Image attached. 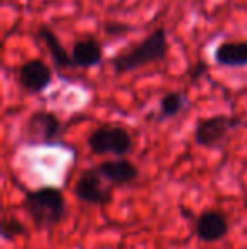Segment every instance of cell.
I'll list each match as a JSON object with an SVG mask.
<instances>
[{"label":"cell","mask_w":247,"mask_h":249,"mask_svg":"<svg viewBox=\"0 0 247 249\" xmlns=\"http://www.w3.org/2000/svg\"><path fill=\"white\" fill-rule=\"evenodd\" d=\"M168 54V34L165 27H156L139 44L132 46L129 51L119 53L110 59V65L115 73L134 71L149 63L163 61Z\"/></svg>","instance_id":"obj_1"},{"label":"cell","mask_w":247,"mask_h":249,"mask_svg":"<svg viewBox=\"0 0 247 249\" xmlns=\"http://www.w3.org/2000/svg\"><path fill=\"white\" fill-rule=\"evenodd\" d=\"M97 171L109 181L110 185H127L137 178V168L129 160L103 161L97 166Z\"/></svg>","instance_id":"obj_9"},{"label":"cell","mask_w":247,"mask_h":249,"mask_svg":"<svg viewBox=\"0 0 247 249\" xmlns=\"http://www.w3.org/2000/svg\"><path fill=\"white\" fill-rule=\"evenodd\" d=\"M53 80L51 68L41 59H29L19 68V83L27 93H39Z\"/></svg>","instance_id":"obj_7"},{"label":"cell","mask_w":247,"mask_h":249,"mask_svg":"<svg viewBox=\"0 0 247 249\" xmlns=\"http://www.w3.org/2000/svg\"><path fill=\"white\" fill-rule=\"evenodd\" d=\"M37 37L46 44L48 51H49L51 58L54 61V66L56 68H75L73 65V59H71V54H68V51L61 46L60 39L56 37V34L49 29L48 26H41L37 27Z\"/></svg>","instance_id":"obj_12"},{"label":"cell","mask_w":247,"mask_h":249,"mask_svg":"<svg viewBox=\"0 0 247 249\" xmlns=\"http://www.w3.org/2000/svg\"><path fill=\"white\" fill-rule=\"evenodd\" d=\"M186 107V99L180 92H169L159 102V117L169 119L178 115Z\"/></svg>","instance_id":"obj_13"},{"label":"cell","mask_w":247,"mask_h":249,"mask_svg":"<svg viewBox=\"0 0 247 249\" xmlns=\"http://www.w3.org/2000/svg\"><path fill=\"white\" fill-rule=\"evenodd\" d=\"M24 207L34 226L39 229L53 227L65 215V195L56 187H43L26 194Z\"/></svg>","instance_id":"obj_2"},{"label":"cell","mask_w":247,"mask_h":249,"mask_svg":"<svg viewBox=\"0 0 247 249\" xmlns=\"http://www.w3.org/2000/svg\"><path fill=\"white\" fill-rule=\"evenodd\" d=\"M207 71V63L205 61H198L197 65L191 68V71H190V78H191V82H197L198 78H201V75Z\"/></svg>","instance_id":"obj_16"},{"label":"cell","mask_w":247,"mask_h":249,"mask_svg":"<svg viewBox=\"0 0 247 249\" xmlns=\"http://www.w3.org/2000/svg\"><path fill=\"white\" fill-rule=\"evenodd\" d=\"M61 132V121L56 114L37 110L26 122V134L31 142H53Z\"/></svg>","instance_id":"obj_6"},{"label":"cell","mask_w":247,"mask_h":249,"mask_svg":"<svg viewBox=\"0 0 247 249\" xmlns=\"http://www.w3.org/2000/svg\"><path fill=\"white\" fill-rule=\"evenodd\" d=\"M88 148L95 154H124L131 153L132 138L127 129L120 125H102L88 136Z\"/></svg>","instance_id":"obj_3"},{"label":"cell","mask_w":247,"mask_h":249,"mask_svg":"<svg viewBox=\"0 0 247 249\" xmlns=\"http://www.w3.org/2000/svg\"><path fill=\"white\" fill-rule=\"evenodd\" d=\"M241 125V119L235 115H212L207 119H200L195 127V141L203 148H214L220 144L229 132Z\"/></svg>","instance_id":"obj_4"},{"label":"cell","mask_w":247,"mask_h":249,"mask_svg":"<svg viewBox=\"0 0 247 249\" xmlns=\"http://www.w3.org/2000/svg\"><path fill=\"white\" fill-rule=\"evenodd\" d=\"M103 31H105L107 36L117 37V36H122V34L129 33V31H132V27L124 22H105L103 24Z\"/></svg>","instance_id":"obj_15"},{"label":"cell","mask_w":247,"mask_h":249,"mask_svg":"<svg viewBox=\"0 0 247 249\" xmlns=\"http://www.w3.org/2000/svg\"><path fill=\"white\" fill-rule=\"evenodd\" d=\"M26 234V226L20 222L19 219H5L2 224V236L3 239H14L17 236H24Z\"/></svg>","instance_id":"obj_14"},{"label":"cell","mask_w":247,"mask_h":249,"mask_svg":"<svg viewBox=\"0 0 247 249\" xmlns=\"http://www.w3.org/2000/svg\"><path fill=\"white\" fill-rule=\"evenodd\" d=\"M215 63L220 66H247V41H225L215 50Z\"/></svg>","instance_id":"obj_11"},{"label":"cell","mask_w":247,"mask_h":249,"mask_svg":"<svg viewBox=\"0 0 247 249\" xmlns=\"http://www.w3.org/2000/svg\"><path fill=\"white\" fill-rule=\"evenodd\" d=\"M197 236L203 243H215L225 237L229 232V222L227 217L218 210H207L197 219Z\"/></svg>","instance_id":"obj_8"},{"label":"cell","mask_w":247,"mask_h":249,"mask_svg":"<svg viewBox=\"0 0 247 249\" xmlns=\"http://www.w3.org/2000/svg\"><path fill=\"white\" fill-rule=\"evenodd\" d=\"M103 177L97 168L85 170L75 183V197L92 205H105L112 200V185H103Z\"/></svg>","instance_id":"obj_5"},{"label":"cell","mask_w":247,"mask_h":249,"mask_svg":"<svg viewBox=\"0 0 247 249\" xmlns=\"http://www.w3.org/2000/svg\"><path fill=\"white\" fill-rule=\"evenodd\" d=\"M71 59L75 68H92V66H97L102 61V46L93 37L78 39L73 44Z\"/></svg>","instance_id":"obj_10"}]
</instances>
